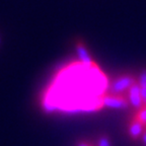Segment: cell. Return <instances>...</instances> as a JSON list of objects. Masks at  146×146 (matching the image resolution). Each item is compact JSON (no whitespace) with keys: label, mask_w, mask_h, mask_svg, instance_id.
<instances>
[{"label":"cell","mask_w":146,"mask_h":146,"mask_svg":"<svg viewBox=\"0 0 146 146\" xmlns=\"http://www.w3.org/2000/svg\"><path fill=\"white\" fill-rule=\"evenodd\" d=\"M102 104L104 107L115 110H125L129 108L130 104L127 98L121 94H107L102 98Z\"/></svg>","instance_id":"7a4b0ae2"},{"label":"cell","mask_w":146,"mask_h":146,"mask_svg":"<svg viewBox=\"0 0 146 146\" xmlns=\"http://www.w3.org/2000/svg\"><path fill=\"white\" fill-rule=\"evenodd\" d=\"M127 100L131 107L136 111L140 110L144 106L141 98V88L138 81L135 82L127 91Z\"/></svg>","instance_id":"3957f363"},{"label":"cell","mask_w":146,"mask_h":146,"mask_svg":"<svg viewBox=\"0 0 146 146\" xmlns=\"http://www.w3.org/2000/svg\"><path fill=\"white\" fill-rule=\"evenodd\" d=\"M134 118H136L139 122H141L146 127V106H143L140 110L136 111V114L134 115Z\"/></svg>","instance_id":"8992f818"},{"label":"cell","mask_w":146,"mask_h":146,"mask_svg":"<svg viewBox=\"0 0 146 146\" xmlns=\"http://www.w3.org/2000/svg\"><path fill=\"white\" fill-rule=\"evenodd\" d=\"M76 146H94V144L89 143V142H87V141H80V142H78Z\"/></svg>","instance_id":"30bf717a"},{"label":"cell","mask_w":146,"mask_h":146,"mask_svg":"<svg viewBox=\"0 0 146 146\" xmlns=\"http://www.w3.org/2000/svg\"><path fill=\"white\" fill-rule=\"evenodd\" d=\"M76 52H77V56L79 61L81 62L83 65H86V66H92L94 64V60L91 55L89 54L88 50H87L86 46L83 44V42L78 41L75 45Z\"/></svg>","instance_id":"5b68a950"},{"label":"cell","mask_w":146,"mask_h":146,"mask_svg":"<svg viewBox=\"0 0 146 146\" xmlns=\"http://www.w3.org/2000/svg\"><path fill=\"white\" fill-rule=\"evenodd\" d=\"M137 81L141 88H146V68L142 69L139 76L137 77Z\"/></svg>","instance_id":"ba28073f"},{"label":"cell","mask_w":146,"mask_h":146,"mask_svg":"<svg viewBox=\"0 0 146 146\" xmlns=\"http://www.w3.org/2000/svg\"><path fill=\"white\" fill-rule=\"evenodd\" d=\"M0 43H1V41H0Z\"/></svg>","instance_id":"7c38bea8"},{"label":"cell","mask_w":146,"mask_h":146,"mask_svg":"<svg viewBox=\"0 0 146 146\" xmlns=\"http://www.w3.org/2000/svg\"><path fill=\"white\" fill-rule=\"evenodd\" d=\"M137 81V76L133 74H123L114 78L109 86L111 94H123L129 90L131 86Z\"/></svg>","instance_id":"6da1fadb"},{"label":"cell","mask_w":146,"mask_h":146,"mask_svg":"<svg viewBox=\"0 0 146 146\" xmlns=\"http://www.w3.org/2000/svg\"><path fill=\"white\" fill-rule=\"evenodd\" d=\"M96 146H111V140H110V137L106 134L100 135L98 139Z\"/></svg>","instance_id":"52a82bcc"},{"label":"cell","mask_w":146,"mask_h":146,"mask_svg":"<svg viewBox=\"0 0 146 146\" xmlns=\"http://www.w3.org/2000/svg\"><path fill=\"white\" fill-rule=\"evenodd\" d=\"M145 130V126L133 117L128 125V134L132 140L141 139V136Z\"/></svg>","instance_id":"277c9868"},{"label":"cell","mask_w":146,"mask_h":146,"mask_svg":"<svg viewBox=\"0 0 146 146\" xmlns=\"http://www.w3.org/2000/svg\"><path fill=\"white\" fill-rule=\"evenodd\" d=\"M141 141H142V144L144 146H146V127H145V130H144L143 134L141 136Z\"/></svg>","instance_id":"8fae6325"},{"label":"cell","mask_w":146,"mask_h":146,"mask_svg":"<svg viewBox=\"0 0 146 146\" xmlns=\"http://www.w3.org/2000/svg\"><path fill=\"white\" fill-rule=\"evenodd\" d=\"M141 98H142V102H143V105L146 106V88H141Z\"/></svg>","instance_id":"9c48e42d"}]
</instances>
